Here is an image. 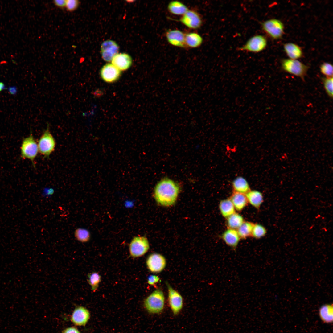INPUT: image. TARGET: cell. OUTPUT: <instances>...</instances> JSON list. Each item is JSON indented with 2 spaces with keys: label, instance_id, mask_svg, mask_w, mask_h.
<instances>
[{
  "label": "cell",
  "instance_id": "1",
  "mask_svg": "<svg viewBox=\"0 0 333 333\" xmlns=\"http://www.w3.org/2000/svg\"><path fill=\"white\" fill-rule=\"evenodd\" d=\"M179 185L167 178L161 180L154 189V195L156 202L164 206L172 205L175 202L179 192Z\"/></svg>",
  "mask_w": 333,
  "mask_h": 333
},
{
  "label": "cell",
  "instance_id": "2",
  "mask_svg": "<svg viewBox=\"0 0 333 333\" xmlns=\"http://www.w3.org/2000/svg\"><path fill=\"white\" fill-rule=\"evenodd\" d=\"M165 298L163 292L160 289L153 292L144 301V306L148 313L158 314L163 311L164 306Z\"/></svg>",
  "mask_w": 333,
  "mask_h": 333
},
{
  "label": "cell",
  "instance_id": "3",
  "mask_svg": "<svg viewBox=\"0 0 333 333\" xmlns=\"http://www.w3.org/2000/svg\"><path fill=\"white\" fill-rule=\"evenodd\" d=\"M282 69L285 72L304 80L309 66L298 60L283 58L281 60Z\"/></svg>",
  "mask_w": 333,
  "mask_h": 333
},
{
  "label": "cell",
  "instance_id": "4",
  "mask_svg": "<svg viewBox=\"0 0 333 333\" xmlns=\"http://www.w3.org/2000/svg\"><path fill=\"white\" fill-rule=\"evenodd\" d=\"M38 143L39 153L43 158H48L54 151L56 142L50 130V125L47 127L40 137Z\"/></svg>",
  "mask_w": 333,
  "mask_h": 333
},
{
  "label": "cell",
  "instance_id": "5",
  "mask_svg": "<svg viewBox=\"0 0 333 333\" xmlns=\"http://www.w3.org/2000/svg\"><path fill=\"white\" fill-rule=\"evenodd\" d=\"M261 27L267 35L273 40L281 39L284 34V25L281 20L277 18L264 21L261 23Z\"/></svg>",
  "mask_w": 333,
  "mask_h": 333
},
{
  "label": "cell",
  "instance_id": "6",
  "mask_svg": "<svg viewBox=\"0 0 333 333\" xmlns=\"http://www.w3.org/2000/svg\"><path fill=\"white\" fill-rule=\"evenodd\" d=\"M21 157L30 160L35 167L34 160L39 153L38 143L32 134L23 140L20 147Z\"/></svg>",
  "mask_w": 333,
  "mask_h": 333
},
{
  "label": "cell",
  "instance_id": "7",
  "mask_svg": "<svg viewBox=\"0 0 333 333\" xmlns=\"http://www.w3.org/2000/svg\"><path fill=\"white\" fill-rule=\"evenodd\" d=\"M267 45V40L264 35H255L251 37L245 44L239 48L240 50L253 53H258L264 50Z\"/></svg>",
  "mask_w": 333,
  "mask_h": 333
},
{
  "label": "cell",
  "instance_id": "8",
  "mask_svg": "<svg viewBox=\"0 0 333 333\" xmlns=\"http://www.w3.org/2000/svg\"><path fill=\"white\" fill-rule=\"evenodd\" d=\"M149 249V242L147 238L144 236L134 237L129 245L130 253L131 256L134 258L143 255Z\"/></svg>",
  "mask_w": 333,
  "mask_h": 333
},
{
  "label": "cell",
  "instance_id": "9",
  "mask_svg": "<svg viewBox=\"0 0 333 333\" xmlns=\"http://www.w3.org/2000/svg\"><path fill=\"white\" fill-rule=\"evenodd\" d=\"M168 290V302L169 306L174 315H178L182 309L183 306V298L180 294L166 283Z\"/></svg>",
  "mask_w": 333,
  "mask_h": 333
},
{
  "label": "cell",
  "instance_id": "10",
  "mask_svg": "<svg viewBox=\"0 0 333 333\" xmlns=\"http://www.w3.org/2000/svg\"><path fill=\"white\" fill-rule=\"evenodd\" d=\"M90 317L89 311L82 306H76L70 318L71 322L76 326H85Z\"/></svg>",
  "mask_w": 333,
  "mask_h": 333
},
{
  "label": "cell",
  "instance_id": "11",
  "mask_svg": "<svg viewBox=\"0 0 333 333\" xmlns=\"http://www.w3.org/2000/svg\"><path fill=\"white\" fill-rule=\"evenodd\" d=\"M146 264L148 269L153 273H159L165 268L166 261L162 255L153 253L150 255L147 259Z\"/></svg>",
  "mask_w": 333,
  "mask_h": 333
},
{
  "label": "cell",
  "instance_id": "12",
  "mask_svg": "<svg viewBox=\"0 0 333 333\" xmlns=\"http://www.w3.org/2000/svg\"><path fill=\"white\" fill-rule=\"evenodd\" d=\"M180 21L187 27L192 29L199 28L202 23V19L198 13L189 10L182 15Z\"/></svg>",
  "mask_w": 333,
  "mask_h": 333
},
{
  "label": "cell",
  "instance_id": "13",
  "mask_svg": "<svg viewBox=\"0 0 333 333\" xmlns=\"http://www.w3.org/2000/svg\"><path fill=\"white\" fill-rule=\"evenodd\" d=\"M100 74L102 79L108 83L117 80L121 76V71L112 64H107L101 68Z\"/></svg>",
  "mask_w": 333,
  "mask_h": 333
},
{
  "label": "cell",
  "instance_id": "14",
  "mask_svg": "<svg viewBox=\"0 0 333 333\" xmlns=\"http://www.w3.org/2000/svg\"><path fill=\"white\" fill-rule=\"evenodd\" d=\"M119 47L114 41L108 40L104 42L101 46V52L103 59L106 61H111L117 54Z\"/></svg>",
  "mask_w": 333,
  "mask_h": 333
},
{
  "label": "cell",
  "instance_id": "15",
  "mask_svg": "<svg viewBox=\"0 0 333 333\" xmlns=\"http://www.w3.org/2000/svg\"><path fill=\"white\" fill-rule=\"evenodd\" d=\"M166 36L168 42L171 45L179 47H186L185 43V34L177 29L168 31Z\"/></svg>",
  "mask_w": 333,
  "mask_h": 333
},
{
  "label": "cell",
  "instance_id": "16",
  "mask_svg": "<svg viewBox=\"0 0 333 333\" xmlns=\"http://www.w3.org/2000/svg\"><path fill=\"white\" fill-rule=\"evenodd\" d=\"M112 64L120 70H125L131 65L132 59L129 55L124 53L117 54L113 58Z\"/></svg>",
  "mask_w": 333,
  "mask_h": 333
},
{
  "label": "cell",
  "instance_id": "17",
  "mask_svg": "<svg viewBox=\"0 0 333 333\" xmlns=\"http://www.w3.org/2000/svg\"><path fill=\"white\" fill-rule=\"evenodd\" d=\"M284 51L289 58L298 60L303 56L302 48L298 45L293 43H286L284 44Z\"/></svg>",
  "mask_w": 333,
  "mask_h": 333
},
{
  "label": "cell",
  "instance_id": "18",
  "mask_svg": "<svg viewBox=\"0 0 333 333\" xmlns=\"http://www.w3.org/2000/svg\"><path fill=\"white\" fill-rule=\"evenodd\" d=\"M221 237L227 245L234 249L236 248L240 239L236 230L229 228L223 233Z\"/></svg>",
  "mask_w": 333,
  "mask_h": 333
},
{
  "label": "cell",
  "instance_id": "19",
  "mask_svg": "<svg viewBox=\"0 0 333 333\" xmlns=\"http://www.w3.org/2000/svg\"><path fill=\"white\" fill-rule=\"evenodd\" d=\"M229 199L235 209L238 211L242 210L248 203L246 197L244 194L234 191Z\"/></svg>",
  "mask_w": 333,
  "mask_h": 333
},
{
  "label": "cell",
  "instance_id": "20",
  "mask_svg": "<svg viewBox=\"0 0 333 333\" xmlns=\"http://www.w3.org/2000/svg\"><path fill=\"white\" fill-rule=\"evenodd\" d=\"M248 202L252 206L259 209L263 202V196L260 191L256 190H250L246 193Z\"/></svg>",
  "mask_w": 333,
  "mask_h": 333
},
{
  "label": "cell",
  "instance_id": "21",
  "mask_svg": "<svg viewBox=\"0 0 333 333\" xmlns=\"http://www.w3.org/2000/svg\"><path fill=\"white\" fill-rule=\"evenodd\" d=\"M232 186L234 191L245 194L251 190L248 183L241 176L236 178L232 181Z\"/></svg>",
  "mask_w": 333,
  "mask_h": 333
},
{
  "label": "cell",
  "instance_id": "22",
  "mask_svg": "<svg viewBox=\"0 0 333 333\" xmlns=\"http://www.w3.org/2000/svg\"><path fill=\"white\" fill-rule=\"evenodd\" d=\"M185 39L186 47L191 48L199 47L203 42L202 37L195 32H190L185 34Z\"/></svg>",
  "mask_w": 333,
  "mask_h": 333
},
{
  "label": "cell",
  "instance_id": "23",
  "mask_svg": "<svg viewBox=\"0 0 333 333\" xmlns=\"http://www.w3.org/2000/svg\"><path fill=\"white\" fill-rule=\"evenodd\" d=\"M333 305L326 304L322 306L319 310V315L321 319L326 323H331L333 321Z\"/></svg>",
  "mask_w": 333,
  "mask_h": 333
},
{
  "label": "cell",
  "instance_id": "24",
  "mask_svg": "<svg viewBox=\"0 0 333 333\" xmlns=\"http://www.w3.org/2000/svg\"><path fill=\"white\" fill-rule=\"evenodd\" d=\"M168 10L171 14L176 15H183L188 9L183 3L178 1L171 2L168 4Z\"/></svg>",
  "mask_w": 333,
  "mask_h": 333
},
{
  "label": "cell",
  "instance_id": "25",
  "mask_svg": "<svg viewBox=\"0 0 333 333\" xmlns=\"http://www.w3.org/2000/svg\"><path fill=\"white\" fill-rule=\"evenodd\" d=\"M219 208L221 215L226 218L235 212V208L230 199L221 200Z\"/></svg>",
  "mask_w": 333,
  "mask_h": 333
},
{
  "label": "cell",
  "instance_id": "26",
  "mask_svg": "<svg viewBox=\"0 0 333 333\" xmlns=\"http://www.w3.org/2000/svg\"><path fill=\"white\" fill-rule=\"evenodd\" d=\"M226 218L227 226L229 228L237 229L244 221L243 216L236 212Z\"/></svg>",
  "mask_w": 333,
  "mask_h": 333
},
{
  "label": "cell",
  "instance_id": "27",
  "mask_svg": "<svg viewBox=\"0 0 333 333\" xmlns=\"http://www.w3.org/2000/svg\"><path fill=\"white\" fill-rule=\"evenodd\" d=\"M254 224L248 222L244 221L236 230L240 238L246 239L252 236V233Z\"/></svg>",
  "mask_w": 333,
  "mask_h": 333
},
{
  "label": "cell",
  "instance_id": "28",
  "mask_svg": "<svg viewBox=\"0 0 333 333\" xmlns=\"http://www.w3.org/2000/svg\"><path fill=\"white\" fill-rule=\"evenodd\" d=\"M74 236L77 240L82 243L88 241L90 238V234L89 231L81 228L76 229L74 232Z\"/></svg>",
  "mask_w": 333,
  "mask_h": 333
},
{
  "label": "cell",
  "instance_id": "29",
  "mask_svg": "<svg viewBox=\"0 0 333 333\" xmlns=\"http://www.w3.org/2000/svg\"><path fill=\"white\" fill-rule=\"evenodd\" d=\"M87 280L92 290L95 292L97 290L101 281V277L97 272H93L88 274Z\"/></svg>",
  "mask_w": 333,
  "mask_h": 333
},
{
  "label": "cell",
  "instance_id": "30",
  "mask_svg": "<svg viewBox=\"0 0 333 333\" xmlns=\"http://www.w3.org/2000/svg\"><path fill=\"white\" fill-rule=\"evenodd\" d=\"M266 233V229L263 225L259 224H254L252 231V236L259 239L265 236Z\"/></svg>",
  "mask_w": 333,
  "mask_h": 333
},
{
  "label": "cell",
  "instance_id": "31",
  "mask_svg": "<svg viewBox=\"0 0 333 333\" xmlns=\"http://www.w3.org/2000/svg\"><path fill=\"white\" fill-rule=\"evenodd\" d=\"M324 89L328 96L333 97V77H323L322 78Z\"/></svg>",
  "mask_w": 333,
  "mask_h": 333
},
{
  "label": "cell",
  "instance_id": "32",
  "mask_svg": "<svg viewBox=\"0 0 333 333\" xmlns=\"http://www.w3.org/2000/svg\"><path fill=\"white\" fill-rule=\"evenodd\" d=\"M321 72L326 77H333V66L330 63L324 62L320 66Z\"/></svg>",
  "mask_w": 333,
  "mask_h": 333
},
{
  "label": "cell",
  "instance_id": "33",
  "mask_svg": "<svg viewBox=\"0 0 333 333\" xmlns=\"http://www.w3.org/2000/svg\"><path fill=\"white\" fill-rule=\"evenodd\" d=\"M80 4V2L78 0H67L65 9L68 11L73 12L78 8Z\"/></svg>",
  "mask_w": 333,
  "mask_h": 333
},
{
  "label": "cell",
  "instance_id": "34",
  "mask_svg": "<svg viewBox=\"0 0 333 333\" xmlns=\"http://www.w3.org/2000/svg\"><path fill=\"white\" fill-rule=\"evenodd\" d=\"M52 2L56 7L61 9L63 10L65 8V0H55L53 1Z\"/></svg>",
  "mask_w": 333,
  "mask_h": 333
},
{
  "label": "cell",
  "instance_id": "35",
  "mask_svg": "<svg viewBox=\"0 0 333 333\" xmlns=\"http://www.w3.org/2000/svg\"><path fill=\"white\" fill-rule=\"evenodd\" d=\"M160 281L159 277L155 275H151L148 278V283L151 285H153L158 283Z\"/></svg>",
  "mask_w": 333,
  "mask_h": 333
},
{
  "label": "cell",
  "instance_id": "36",
  "mask_svg": "<svg viewBox=\"0 0 333 333\" xmlns=\"http://www.w3.org/2000/svg\"><path fill=\"white\" fill-rule=\"evenodd\" d=\"M62 333H82L75 327H69L64 329Z\"/></svg>",
  "mask_w": 333,
  "mask_h": 333
},
{
  "label": "cell",
  "instance_id": "37",
  "mask_svg": "<svg viewBox=\"0 0 333 333\" xmlns=\"http://www.w3.org/2000/svg\"><path fill=\"white\" fill-rule=\"evenodd\" d=\"M7 89L10 93L12 95H15L17 93V89L16 86L10 87Z\"/></svg>",
  "mask_w": 333,
  "mask_h": 333
},
{
  "label": "cell",
  "instance_id": "38",
  "mask_svg": "<svg viewBox=\"0 0 333 333\" xmlns=\"http://www.w3.org/2000/svg\"><path fill=\"white\" fill-rule=\"evenodd\" d=\"M6 89L5 84L3 82H0V91Z\"/></svg>",
  "mask_w": 333,
  "mask_h": 333
}]
</instances>
